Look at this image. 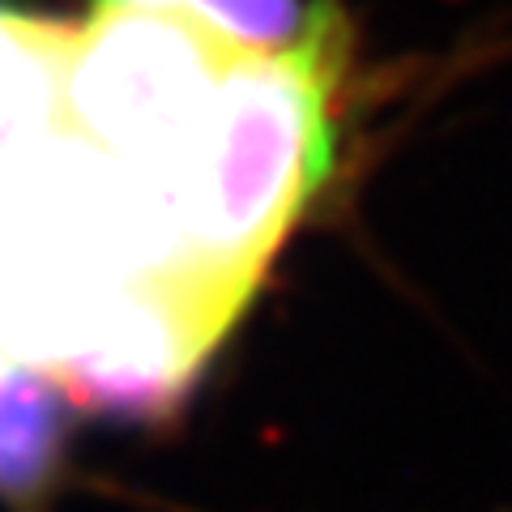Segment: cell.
Here are the masks:
<instances>
[{"instance_id":"obj_1","label":"cell","mask_w":512,"mask_h":512,"mask_svg":"<svg viewBox=\"0 0 512 512\" xmlns=\"http://www.w3.org/2000/svg\"><path fill=\"white\" fill-rule=\"evenodd\" d=\"M338 9L295 52H244L205 111L180 175L192 269L244 299L338 163Z\"/></svg>"},{"instance_id":"obj_2","label":"cell","mask_w":512,"mask_h":512,"mask_svg":"<svg viewBox=\"0 0 512 512\" xmlns=\"http://www.w3.org/2000/svg\"><path fill=\"white\" fill-rule=\"evenodd\" d=\"M239 56L244 47L184 13L94 9V26L73 35L64 60L60 107L103 154L180 192L218 77Z\"/></svg>"},{"instance_id":"obj_3","label":"cell","mask_w":512,"mask_h":512,"mask_svg":"<svg viewBox=\"0 0 512 512\" xmlns=\"http://www.w3.org/2000/svg\"><path fill=\"white\" fill-rule=\"evenodd\" d=\"M73 402L43 367L0 346V500L39 512L69 457Z\"/></svg>"},{"instance_id":"obj_4","label":"cell","mask_w":512,"mask_h":512,"mask_svg":"<svg viewBox=\"0 0 512 512\" xmlns=\"http://www.w3.org/2000/svg\"><path fill=\"white\" fill-rule=\"evenodd\" d=\"M94 9H158L184 13L210 35L227 39L244 52H295L299 43L316 35V26L329 18V0H94Z\"/></svg>"}]
</instances>
